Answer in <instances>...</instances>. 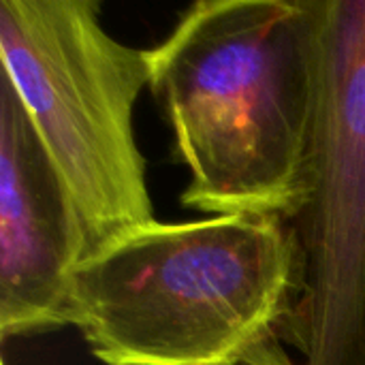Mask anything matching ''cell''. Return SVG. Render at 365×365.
Segmentation results:
<instances>
[{"label":"cell","mask_w":365,"mask_h":365,"mask_svg":"<svg viewBox=\"0 0 365 365\" xmlns=\"http://www.w3.org/2000/svg\"><path fill=\"white\" fill-rule=\"evenodd\" d=\"M145 56L188 169L182 205L295 220L312 184L323 0H199Z\"/></svg>","instance_id":"obj_1"},{"label":"cell","mask_w":365,"mask_h":365,"mask_svg":"<svg viewBox=\"0 0 365 365\" xmlns=\"http://www.w3.org/2000/svg\"><path fill=\"white\" fill-rule=\"evenodd\" d=\"M293 227L269 216L152 220L75 265L66 327L105 365H295Z\"/></svg>","instance_id":"obj_2"},{"label":"cell","mask_w":365,"mask_h":365,"mask_svg":"<svg viewBox=\"0 0 365 365\" xmlns=\"http://www.w3.org/2000/svg\"><path fill=\"white\" fill-rule=\"evenodd\" d=\"M2 77L77 216L86 257L154 218L133 115L145 49L109 34L96 0H0Z\"/></svg>","instance_id":"obj_3"},{"label":"cell","mask_w":365,"mask_h":365,"mask_svg":"<svg viewBox=\"0 0 365 365\" xmlns=\"http://www.w3.org/2000/svg\"><path fill=\"white\" fill-rule=\"evenodd\" d=\"M291 227L299 287L282 334L304 365H365V0H323L312 184Z\"/></svg>","instance_id":"obj_4"},{"label":"cell","mask_w":365,"mask_h":365,"mask_svg":"<svg viewBox=\"0 0 365 365\" xmlns=\"http://www.w3.org/2000/svg\"><path fill=\"white\" fill-rule=\"evenodd\" d=\"M86 257L77 216L11 83H0V334L66 327L71 272Z\"/></svg>","instance_id":"obj_5"},{"label":"cell","mask_w":365,"mask_h":365,"mask_svg":"<svg viewBox=\"0 0 365 365\" xmlns=\"http://www.w3.org/2000/svg\"><path fill=\"white\" fill-rule=\"evenodd\" d=\"M2 365H6V364H2Z\"/></svg>","instance_id":"obj_6"}]
</instances>
